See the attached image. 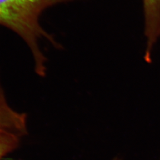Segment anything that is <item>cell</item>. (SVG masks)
Masks as SVG:
<instances>
[{
  "label": "cell",
  "instance_id": "6da1fadb",
  "mask_svg": "<svg viewBox=\"0 0 160 160\" xmlns=\"http://www.w3.org/2000/svg\"><path fill=\"white\" fill-rule=\"evenodd\" d=\"M73 0H0V26L11 30L26 42L34 59L37 74L45 77L46 58L39 45V40L45 38L58 50L63 48L42 28L40 18L48 8Z\"/></svg>",
  "mask_w": 160,
  "mask_h": 160
},
{
  "label": "cell",
  "instance_id": "7a4b0ae2",
  "mask_svg": "<svg viewBox=\"0 0 160 160\" xmlns=\"http://www.w3.org/2000/svg\"><path fill=\"white\" fill-rule=\"evenodd\" d=\"M143 8L147 39L144 59L151 63L153 48L160 38V0H143Z\"/></svg>",
  "mask_w": 160,
  "mask_h": 160
},
{
  "label": "cell",
  "instance_id": "3957f363",
  "mask_svg": "<svg viewBox=\"0 0 160 160\" xmlns=\"http://www.w3.org/2000/svg\"><path fill=\"white\" fill-rule=\"evenodd\" d=\"M24 135L8 128H0V160L18 148Z\"/></svg>",
  "mask_w": 160,
  "mask_h": 160
}]
</instances>
